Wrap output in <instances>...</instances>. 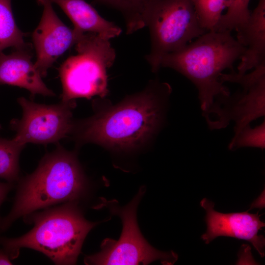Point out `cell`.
Masks as SVG:
<instances>
[{
    "mask_svg": "<svg viewBox=\"0 0 265 265\" xmlns=\"http://www.w3.org/2000/svg\"><path fill=\"white\" fill-rule=\"evenodd\" d=\"M170 85L153 80L143 91L116 105L73 123L71 133L79 143H92L114 150H132L143 145L160 125Z\"/></svg>",
    "mask_w": 265,
    "mask_h": 265,
    "instance_id": "6da1fadb",
    "label": "cell"
},
{
    "mask_svg": "<svg viewBox=\"0 0 265 265\" xmlns=\"http://www.w3.org/2000/svg\"><path fill=\"white\" fill-rule=\"evenodd\" d=\"M245 48L229 31H208L182 49L167 54L161 67L171 68L188 79L195 85L202 114L210 129L220 117L223 105L230 96L221 80L222 72L233 69Z\"/></svg>",
    "mask_w": 265,
    "mask_h": 265,
    "instance_id": "7a4b0ae2",
    "label": "cell"
},
{
    "mask_svg": "<svg viewBox=\"0 0 265 265\" xmlns=\"http://www.w3.org/2000/svg\"><path fill=\"white\" fill-rule=\"evenodd\" d=\"M87 181L76 154L60 145L42 159L36 169L20 182L13 206L1 221L4 230L17 219L56 204L77 201Z\"/></svg>",
    "mask_w": 265,
    "mask_h": 265,
    "instance_id": "3957f363",
    "label": "cell"
},
{
    "mask_svg": "<svg viewBox=\"0 0 265 265\" xmlns=\"http://www.w3.org/2000/svg\"><path fill=\"white\" fill-rule=\"evenodd\" d=\"M25 219L33 223L31 230L17 238H0L11 260L18 256L21 248H28L42 253L56 265L75 264L87 235L97 225L84 217L77 201L32 212Z\"/></svg>",
    "mask_w": 265,
    "mask_h": 265,
    "instance_id": "277c9868",
    "label": "cell"
},
{
    "mask_svg": "<svg viewBox=\"0 0 265 265\" xmlns=\"http://www.w3.org/2000/svg\"><path fill=\"white\" fill-rule=\"evenodd\" d=\"M74 45L77 54L68 57L58 68L61 101L105 97L108 93L107 70L116 58L109 40L87 32L80 35Z\"/></svg>",
    "mask_w": 265,
    "mask_h": 265,
    "instance_id": "5b68a950",
    "label": "cell"
},
{
    "mask_svg": "<svg viewBox=\"0 0 265 265\" xmlns=\"http://www.w3.org/2000/svg\"><path fill=\"white\" fill-rule=\"evenodd\" d=\"M151 50L145 59L154 73L162 58L177 51L206 31L201 26L191 0H152L145 14Z\"/></svg>",
    "mask_w": 265,
    "mask_h": 265,
    "instance_id": "8992f818",
    "label": "cell"
},
{
    "mask_svg": "<svg viewBox=\"0 0 265 265\" xmlns=\"http://www.w3.org/2000/svg\"><path fill=\"white\" fill-rule=\"evenodd\" d=\"M144 186L127 205L120 206L114 200L102 199L99 208H108L119 216L123 229L118 240L106 238L102 242L101 251L85 257L86 265H148L159 260L163 265H173L178 255L173 251L164 252L152 246L142 235L136 216L137 206L145 193Z\"/></svg>",
    "mask_w": 265,
    "mask_h": 265,
    "instance_id": "52a82bcc",
    "label": "cell"
},
{
    "mask_svg": "<svg viewBox=\"0 0 265 265\" xmlns=\"http://www.w3.org/2000/svg\"><path fill=\"white\" fill-rule=\"evenodd\" d=\"M74 101L55 105L35 103L24 97L18 98L22 109L20 119L10 122L16 132L13 138L21 144L56 143L71 133L73 122L72 109Z\"/></svg>",
    "mask_w": 265,
    "mask_h": 265,
    "instance_id": "ba28073f",
    "label": "cell"
},
{
    "mask_svg": "<svg viewBox=\"0 0 265 265\" xmlns=\"http://www.w3.org/2000/svg\"><path fill=\"white\" fill-rule=\"evenodd\" d=\"M222 82L239 84L242 91L230 96L222 111V122L225 128L231 120L235 122L233 138L250 123L265 114V61L247 74L232 72L222 74Z\"/></svg>",
    "mask_w": 265,
    "mask_h": 265,
    "instance_id": "9c48e42d",
    "label": "cell"
},
{
    "mask_svg": "<svg viewBox=\"0 0 265 265\" xmlns=\"http://www.w3.org/2000/svg\"><path fill=\"white\" fill-rule=\"evenodd\" d=\"M36 1L43 6V11L32 35L36 54L34 63L44 77L56 59L75 44L77 38L73 29L68 27L57 16L50 0Z\"/></svg>",
    "mask_w": 265,
    "mask_h": 265,
    "instance_id": "30bf717a",
    "label": "cell"
},
{
    "mask_svg": "<svg viewBox=\"0 0 265 265\" xmlns=\"http://www.w3.org/2000/svg\"><path fill=\"white\" fill-rule=\"evenodd\" d=\"M200 205L206 212L207 229L201 236L205 243L220 236L235 238L251 242L260 256H264L265 239L258 233L265 224L260 220L258 212L221 213L214 210V203L206 198L201 201Z\"/></svg>",
    "mask_w": 265,
    "mask_h": 265,
    "instance_id": "8fae6325",
    "label": "cell"
},
{
    "mask_svg": "<svg viewBox=\"0 0 265 265\" xmlns=\"http://www.w3.org/2000/svg\"><path fill=\"white\" fill-rule=\"evenodd\" d=\"M29 49L16 50L9 54L0 53V84L16 86L27 90L32 96H54L55 93L43 82L31 61Z\"/></svg>",
    "mask_w": 265,
    "mask_h": 265,
    "instance_id": "7c38bea8",
    "label": "cell"
},
{
    "mask_svg": "<svg viewBox=\"0 0 265 265\" xmlns=\"http://www.w3.org/2000/svg\"><path fill=\"white\" fill-rule=\"evenodd\" d=\"M237 31L236 39L245 48L238 73L243 74L265 61V0H259L247 20Z\"/></svg>",
    "mask_w": 265,
    "mask_h": 265,
    "instance_id": "4fadbf2b",
    "label": "cell"
},
{
    "mask_svg": "<svg viewBox=\"0 0 265 265\" xmlns=\"http://www.w3.org/2000/svg\"><path fill=\"white\" fill-rule=\"evenodd\" d=\"M50 0L58 5L71 20L77 38L83 33L89 32L109 40L122 32L120 27L102 17L84 0Z\"/></svg>",
    "mask_w": 265,
    "mask_h": 265,
    "instance_id": "5bb4252c",
    "label": "cell"
},
{
    "mask_svg": "<svg viewBox=\"0 0 265 265\" xmlns=\"http://www.w3.org/2000/svg\"><path fill=\"white\" fill-rule=\"evenodd\" d=\"M96 2L119 12L131 34L146 27L144 17L147 8L152 0H94Z\"/></svg>",
    "mask_w": 265,
    "mask_h": 265,
    "instance_id": "9a60e30c",
    "label": "cell"
},
{
    "mask_svg": "<svg viewBox=\"0 0 265 265\" xmlns=\"http://www.w3.org/2000/svg\"><path fill=\"white\" fill-rule=\"evenodd\" d=\"M26 36L15 22L11 0H0V53L8 47L29 49L30 45L24 40Z\"/></svg>",
    "mask_w": 265,
    "mask_h": 265,
    "instance_id": "2e32d148",
    "label": "cell"
},
{
    "mask_svg": "<svg viewBox=\"0 0 265 265\" xmlns=\"http://www.w3.org/2000/svg\"><path fill=\"white\" fill-rule=\"evenodd\" d=\"M23 145L14 138L0 137V178L12 183L18 180L19 159Z\"/></svg>",
    "mask_w": 265,
    "mask_h": 265,
    "instance_id": "e0dca14e",
    "label": "cell"
},
{
    "mask_svg": "<svg viewBox=\"0 0 265 265\" xmlns=\"http://www.w3.org/2000/svg\"><path fill=\"white\" fill-rule=\"evenodd\" d=\"M201 26L207 31L215 30L231 0H191Z\"/></svg>",
    "mask_w": 265,
    "mask_h": 265,
    "instance_id": "ac0fdd59",
    "label": "cell"
},
{
    "mask_svg": "<svg viewBox=\"0 0 265 265\" xmlns=\"http://www.w3.org/2000/svg\"><path fill=\"white\" fill-rule=\"evenodd\" d=\"M250 0H231L226 12L222 16L215 31L236 30L248 18Z\"/></svg>",
    "mask_w": 265,
    "mask_h": 265,
    "instance_id": "d6986e66",
    "label": "cell"
},
{
    "mask_svg": "<svg viewBox=\"0 0 265 265\" xmlns=\"http://www.w3.org/2000/svg\"><path fill=\"white\" fill-rule=\"evenodd\" d=\"M242 147L265 148V121L254 128L247 125L237 135L232 138L229 149L233 150Z\"/></svg>",
    "mask_w": 265,
    "mask_h": 265,
    "instance_id": "ffe728a7",
    "label": "cell"
},
{
    "mask_svg": "<svg viewBox=\"0 0 265 265\" xmlns=\"http://www.w3.org/2000/svg\"><path fill=\"white\" fill-rule=\"evenodd\" d=\"M12 187L13 185L11 183H4L0 182V206ZM0 225L1 221L0 220Z\"/></svg>",
    "mask_w": 265,
    "mask_h": 265,
    "instance_id": "44dd1931",
    "label": "cell"
},
{
    "mask_svg": "<svg viewBox=\"0 0 265 265\" xmlns=\"http://www.w3.org/2000/svg\"><path fill=\"white\" fill-rule=\"evenodd\" d=\"M11 259L3 250H0V265H12Z\"/></svg>",
    "mask_w": 265,
    "mask_h": 265,
    "instance_id": "7402d4cb",
    "label": "cell"
},
{
    "mask_svg": "<svg viewBox=\"0 0 265 265\" xmlns=\"http://www.w3.org/2000/svg\"><path fill=\"white\" fill-rule=\"evenodd\" d=\"M264 191L261 194V195L256 199L252 204L250 209L254 207H264V202L263 203V200H264Z\"/></svg>",
    "mask_w": 265,
    "mask_h": 265,
    "instance_id": "603a6c76",
    "label": "cell"
},
{
    "mask_svg": "<svg viewBox=\"0 0 265 265\" xmlns=\"http://www.w3.org/2000/svg\"><path fill=\"white\" fill-rule=\"evenodd\" d=\"M1 129V126H0V130Z\"/></svg>",
    "mask_w": 265,
    "mask_h": 265,
    "instance_id": "cb8c5ba5",
    "label": "cell"
}]
</instances>
